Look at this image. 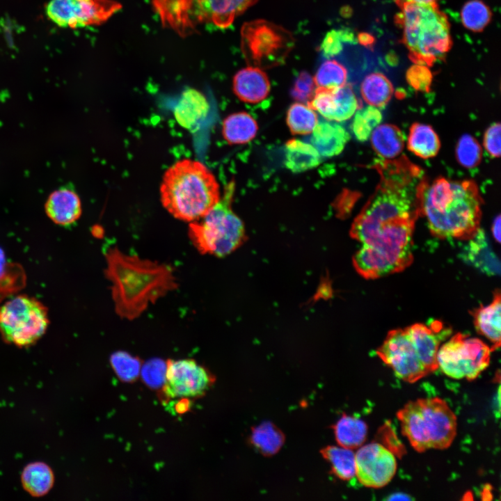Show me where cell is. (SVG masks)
<instances>
[{"label": "cell", "instance_id": "cell-16", "mask_svg": "<svg viewBox=\"0 0 501 501\" xmlns=\"http://www.w3.org/2000/svg\"><path fill=\"white\" fill-rule=\"evenodd\" d=\"M419 356L429 373L438 369L437 353L440 342L452 332L440 321L426 325L416 323L406 328Z\"/></svg>", "mask_w": 501, "mask_h": 501}, {"label": "cell", "instance_id": "cell-40", "mask_svg": "<svg viewBox=\"0 0 501 501\" xmlns=\"http://www.w3.org/2000/svg\"><path fill=\"white\" fill-rule=\"evenodd\" d=\"M315 81L312 76L305 71H302L295 78L290 90L291 96L297 101L308 102L315 91Z\"/></svg>", "mask_w": 501, "mask_h": 501}, {"label": "cell", "instance_id": "cell-41", "mask_svg": "<svg viewBox=\"0 0 501 501\" xmlns=\"http://www.w3.org/2000/svg\"><path fill=\"white\" fill-rule=\"evenodd\" d=\"M166 363L160 359L154 358L148 361L143 366L141 375L143 381L152 388H159L164 384Z\"/></svg>", "mask_w": 501, "mask_h": 501}, {"label": "cell", "instance_id": "cell-23", "mask_svg": "<svg viewBox=\"0 0 501 501\" xmlns=\"http://www.w3.org/2000/svg\"><path fill=\"white\" fill-rule=\"evenodd\" d=\"M257 130L256 120L244 111L232 113L223 121V136L230 145H241L250 141L255 137Z\"/></svg>", "mask_w": 501, "mask_h": 501}, {"label": "cell", "instance_id": "cell-39", "mask_svg": "<svg viewBox=\"0 0 501 501\" xmlns=\"http://www.w3.org/2000/svg\"><path fill=\"white\" fill-rule=\"evenodd\" d=\"M406 81L413 89L421 92H429L432 74L427 65L415 63L407 70Z\"/></svg>", "mask_w": 501, "mask_h": 501}, {"label": "cell", "instance_id": "cell-26", "mask_svg": "<svg viewBox=\"0 0 501 501\" xmlns=\"http://www.w3.org/2000/svg\"><path fill=\"white\" fill-rule=\"evenodd\" d=\"M369 138L374 150L385 159H391L398 156L404 145L401 131L391 124L378 125Z\"/></svg>", "mask_w": 501, "mask_h": 501}, {"label": "cell", "instance_id": "cell-28", "mask_svg": "<svg viewBox=\"0 0 501 501\" xmlns=\"http://www.w3.org/2000/svg\"><path fill=\"white\" fill-rule=\"evenodd\" d=\"M393 91L390 81L380 72H372L367 75L360 85V93L365 102L376 108L386 106Z\"/></svg>", "mask_w": 501, "mask_h": 501}, {"label": "cell", "instance_id": "cell-36", "mask_svg": "<svg viewBox=\"0 0 501 501\" xmlns=\"http://www.w3.org/2000/svg\"><path fill=\"white\" fill-rule=\"evenodd\" d=\"M113 369L120 379L125 382L136 381L140 374L141 361L125 351H116L110 358Z\"/></svg>", "mask_w": 501, "mask_h": 501}, {"label": "cell", "instance_id": "cell-3", "mask_svg": "<svg viewBox=\"0 0 501 501\" xmlns=\"http://www.w3.org/2000/svg\"><path fill=\"white\" fill-rule=\"evenodd\" d=\"M160 194L164 208L175 218L188 222L202 217L221 198L214 175L201 162L189 159L168 168Z\"/></svg>", "mask_w": 501, "mask_h": 501}, {"label": "cell", "instance_id": "cell-1", "mask_svg": "<svg viewBox=\"0 0 501 501\" xmlns=\"http://www.w3.org/2000/svg\"><path fill=\"white\" fill-rule=\"evenodd\" d=\"M420 216L431 233L440 239L467 240L480 228L482 198L472 180L424 177L418 189Z\"/></svg>", "mask_w": 501, "mask_h": 501}, {"label": "cell", "instance_id": "cell-46", "mask_svg": "<svg viewBox=\"0 0 501 501\" xmlns=\"http://www.w3.org/2000/svg\"><path fill=\"white\" fill-rule=\"evenodd\" d=\"M6 260L3 251L0 248V277L4 273Z\"/></svg>", "mask_w": 501, "mask_h": 501}, {"label": "cell", "instance_id": "cell-20", "mask_svg": "<svg viewBox=\"0 0 501 501\" xmlns=\"http://www.w3.org/2000/svg\"><path fill=\"white\" fill-rule=\"evenodd\" d=\"M45 209L54 223L64 226L76 222L81 214L79 196L74 189L67 186L61 187L50 195Z\"/></svg>", "mask_w": 501, "mask_h": 501}, {"label": "cell", "instance_id": "cell-29", "mask_svg": "<svg viewBox=\"0 0 501 501\" xmlns=\"http://www.w3.org/2000/svg\"><path fill=\"white\" fill-rule=\"evenodd\" d=\"M333 429L337 443L351 450L360 447L367 434V426L363 420L345 414L337 420Z\"/></svg>", "mask_w": 501, "mask_h": 501}, {"label": "cell", "instance_id": "cell-30", "mask_svg": "<svg viewBox=\"0 0 501 501\" xmlns=\"http://www.w3.org/2000/svg\"><path fill=\"white\" fill-rule=\"evenodd\" d=\"M329 462L333 473L342 480H350L356 475L355 454L351 449L328 445L321 450Z\"/></svg>", "mask_w": 501, "mask_h": 501}, {"label": "cell", "instance_id": "cell-8", "mask_svg": "<svg viewBox=\"0 0 501 501\" xmlns=\"http://www.w3.org/2000/svg\"><path fill=\"white\" fill-rule=\"evenodd\" d=\"M48 324L45 307L34 298L19 295L0 307V333L6 342L16 346L35 343Z\"/></svg>", "mask_w": 501, "mask_h": 501}, {"label": "cell", "instance_id": "cell-14", "mask_svg": "<svg viewBox=\"0 0 501 501\" xmlns=\"http://www.w3.org/2000/svg\"><path fill=\"white\" fill-rule=\"evenodd\" d=\"M257 0H184L188 29L193 22H207L225 29Z\"/></svg>", "mask_w": 501, "mask_h": 501}, {"label": "cell", "instance_id": "cell-31", "mask_svg": "<svg viewBox=\"0 0 501 501\" xmlns=\"http://www.w3.org/2000/svg\"><path fill=\"white\" fill-rule=\"evenodd\" d=\"M286 122L292 134L307 135L312 132L318 122V117L308 105L295 102L287 111Z\"/></svg>", "mask_w": 501, "mask_h": 501}, {"label": "cell", "instance_id": "cell-9", "mask_svg": "<svg viewBox=\"0 0 501 501\" xmlns=\"http://www.w3.org/2000/svg\"><path fill=\"white\" fill-rule=\"evenodd\" d=\"M492 351L479 338L459 333L439 347L438 367L450 378L472 381L488 366Z\"/></svg>", "mask_w": 501, "mask_h": 501}, {"label": "cell", "instance_id": "cell-38", "mask_svg": "<svg viewBox=\"0 0 501 501\" xmlns=\"http://www.w3.org/2000/svg\"><path fill=\"white\" fill-rule=\"evenodd\" d=\"M353 40V35L350 31L333 29L325 35L320 45V50L324 58L331 59L340 53L344 42Z\"/></svg>", "mask_w": 501, "mask_h": 501}, {"label": "cell", "instance_id": "cell-25", "mask_svg": "<svg viewBox=\"0 0 501 501\" xmlns=\"http://www.w3.org/2000/svg\"><path fill=\"white\" fill-rule=\"evenodd\" d=\"M21 482L23 488L29 495L42 497L47 494L54 486V472L44 462H32L24 468Z\"/></svg>", "mask_w": 501, "mask_h": 501}, {"label": "cell", "instance_id": "cell-43", "mask_svg": "<svg viewBox=\"0 0 501 501\" xmlns=\"http://www.w3.org/2000/svg\"><path fill=\"white\" fill-rule=\"evenodd\" d=\"M190 400L187 398H181L174 405V409L176 413L181 414L189 410Z\"/></svg>", "mask_w": 501, "mask_h": 501}, {"label": "cell", "instance_id": "cell-44", "mask_svg": "<svg viewBox=\"0 0 501 501\" xmlns=\"http://www.w3.org/2000/svg\"><path fill=\"white\" fill-rule=\"evenodd\" d=\"M500 215H498L493 220L492 226H491V232L493 237L494 239H495L498 242L500 241V228H501V221H500Z\"/></svg>", "mask_w": 501, "mask_h": 501}, {"label": "cell", "instance_id": "cell-10", "mask_svg": "<svg viewBox=\"0 0 501 501\" xmlns=\"http://www.w3.org/2000/svg\"><path fill=\"white\" fill-rule=\"evenodd\" d=\"M214 381L213 374L194 360H168L161 398L162 401H170L175 398L200 397Z\"/></svg>", "mask_w": 501, "mask_h": 501}, {"label": "cell", "instance_id": "cell-24", "mask_svg": "<svg viewBox=\"0 0 501 501\" xmlns=\"http://www.w3.org/2000/svg\"><path fill=\"white\" fill-rule=\"evenodd\" d=\"M285 165L293 173H302L319 166L320 154L310 143L290 139L285 146Z\"/></svg>", "mask_w": 501, "mask_h": 501}, {"label": "cell", "instance_id": "cell-17", "mask_svg": "<svg viewBox=\"0 0 501 501\" xmlns=\"http://www.w3.org/2000/svg\"><path fill=\"white\" fill-rule=\"evenodd\" d=\"M233 91L242 102L256 104L268 96L271 86L262 69L249 66L238 71L233 78Z\"/></svg>", "mask_w": 501, "mask_h": 501}, {"label": "cell", "instance_id": "cell-45", "mask_svg": "<svg viewBox=\"0 0 501 501\" xmlns=\"http://www.w3.org/2000/svg\"><path fill=\"white\" fill-rule=\"evenodd\" d=\"M437 1L438 0H394L399 8L408 3H436Z\"/></svg>", "mask_w": 501, "mask_h": 501}, {"label": "cell", "instance_id": "cell-15", "mask_svg": "<svg viewBox=\"0 0 501 501\" xmlns=\"http://www.w3.org/2000/svg\"><path fill=\"white\" fill-rule=\"evenodd\" d=\"M308 105L324 118L334 122L349 119L359 108V102L350 85L337 88L317 87Z\"/></svg>", "mask_w": 501, "mask_h": 501}, {"label": "cell", "instance_id": "cell-5", "mask_svg": "<svg viewBox=\"0 0 501 501\" xmlns=\"http://www.w3.org/2000/svg\"><path fill=\"white\" fill-rule=\"evenodd\" d=\"M397 416L403 434L419 452L446 449L456 434V417L447 402L439 397L408 401Z\"/></svg>", "mask_w": 501, "mask_h": 501}, {"label": "cell", "instance_id": "cell-2", "mask_svg": "<svg viewBox=\"0 0 501 501\" xmlns=\"http://www.w3.org/2000/svg\"><path fill=\"white\" fill-rule=\"evenodd\" d=\"M106 278L111 283V295L116 313L132 320L150 303L177 287L171 266L127 255L118 248L106 254Z\"/></svg>", "mask_w": 501, "mask_h": 501}, {"label": "cell", "instance_id": "cell-42", "mask_svg": "<svg viewBox=\"0 0 501 501\" xmlns=\"http://www.w3.org/2000/svg\"><path fill=\"white\" fill-rule=\"evenodd\" d=\"M500 122H494L487 128L484 133V148L493 157H499L500 156Z\"/></svg>", "mask_w": 501, "mask_h": 501}, {"label": "cell", "instance_id": "cell-32", "mask_svg": "<svg viewBox=\"0 0 501 501\" xmlns=\"http://www.w3.org/2000/svg\"><path fill=\"white\" fill-rule=\"evenodd\" d=\"M463 25L468 29L479 32L482 31L491 19L490 8L480 0L466 2L461 12Z\"/></svg>", "mask_w": 501, "mask_h": 501}, {"label": "cell", "instance_id": "cell-33", "mask_svg": "<svg viewBox=\"0 0 501 501\" xmlns=\"http://www.w3.org/2000/svg\"><path fill=\"white\" fill-rule=\"evenodd\" d=\"M382 114L378 108L367 106L360 109L355 113L351 124L353 134L357 140L366 141L371 136L372 131L380 124Z\"/></svg>", "mask_w": 501, "mask_h": 501}, {"label": "cell", "instance_id": "cell-6", "mask_svg": "<svg viewBox=\"0 0 501 501\" xmlns=\"http://www.w3.org/2000/svg\"><path fill=\"white\" fill-rule=\"evenodd\" d=\"M234 191L232 180L225 186L223 198L202 217L189 223V238L200 253L223 257L245 240L244 225L232 209Z\"/></svg>", "mask_w": 501, "mask_h": 501}, {"label": "cell", "instance_id": "cell-21", "mask_svg": "<svg viewBox=\"0 0 501 501\" xmlns=\"http://www.w3.org/2000/svg\"><path fill=\"white\" fill-rule=\"evenodd\" d=\"M209 104L205 95L193 88L186 89L174 109L177 122L184 128L195 129L207 116Z\"/></svg>", "mask_w": 501, "mask_h": 501}, {"label": "cell", "instance_id": "cell-11", "mask_svg": "<svg viewBox=\"0 0 501 501\" xmlns=\"http://www.w3.org/2000/svg\"><path fill=\"white\" fill-rule=\"evenodd\" d=\"M121 7L113 0H51L45 13L60 27L81 28L104 22Z\"/></svg>", "mask_w": 501, "mask_h": 501}, {"label": "cell", "instance_id": "cell-7", "mask_svg": "<svg viewBox=\"0 0 501 501\" xmlns=\"http://www.w3.org/2000/svg\"><path fill=\"white\" fill-rule=\"evenodd\" d=\"M294 45L289 31L267 20L246 22L241 29V49L249 66L262 70L283 65Z\"/></svg>", "mask_w": 501, "mask_h": 501}, {"label": "cell", "instance_id": "cell-19", "mask_svg": "<svg viewBox=\"0 0 501 501\" xmlns=\"http://www.w3.org/2000/svg\"><path fill=\"white\" fill-rule=\"evenodd\" d=\"M463 250V257L470 264L488 276L500 272V263L489 241L480 228L470 239Z\"/></svg>", "mask_w": 501, "mask_h": 501}, {"label": "cell", "instance_id": "cell-34", "mask_svg": "<svg viewBox=\"0 0 501 501\" xmlns=\"http://www.w3.org/2000/svg\"><path fill=\"white\" fill-rule=\"evenodd\" d=\"M347 71L344 65L335 60L322 63L313 78L317 87L337 88L346 84Z\"/></svg>", "mask_w": 501, "mask_h": 501}, {"label": "cell", "instance_id": "cell-27", "mask_svg": "<svg viewBox=\"0 0 501 501\" xmlns=\"http://www.w3.org/2000/svg\"><path fill=\"white\" fill-rule=\"evenodd\" d=\"M407 147L415 155L429 159L438 154L440 142L436 132L430 125L415 122L410 127Z\"/></svg>", "mask_w": 501, "mask_h": 501}, {"label": "cell", "instance_id": "cell-22", "mask_svg": "<svg viewBox=\"0 0 501 501\" xmlns=\"http://www.w3.org/2000/svg\"><path fill=\"white\" fill-rule=\"evenodd\" d=\"M474 325L477 332L493 344V351L499 348L501 339V297L497 290L492 301L481 305L472 312Z\"/></svg>", "mask_w": 501, "mask_h": 501}, {"label": "cell", "instance_id": "cell-37", "mask_svg": "<svg viewBox=\"0 0 501 501\" xmlns=\"http://www.w3.org/2000/svg\"><path fill=\"white\" fill-rule=\"evenodd\" d=\"M456 157L463 167H476L482 159V148L478 141L471 135L466 134L459 139L456 147Z\"/></svg>", "mask_w": 501, "mask_h": 501}, {"label": "cell", "instance_id": "cell-4", "mask_svg": "<svg viewBox=\"0 0 501 501\" xmlns=\"http://www.w3.org/2000/svg\"><path fill=\"white\" fill-rule=\"evenodd\" d=\"M396 22L402 41L416 64L432 65L443 59L452 46L450 23L436 3H408L400 7Z\"/></svg>", "mask_w": 501, "mask_h": 501}, {"label": "cell", "instance_id": "cell-13", "mask_svg": "<svg viewBox=\"0 0 501 501\" xmlns=\"http://www.w3.org/2000/svg\"><path fill=\"white\" fill-rule=\"evenodd\" d=\"M356 475L360 483L369 488L387 485L397 471V461L388 449L377 443L360 447L355 454Z\"/></svg>", "mask_w": 501, "mask_h": 501}, {"label": "cell", "instance_id": "cell-12", "mask_svg": "<svg viewBox=\"0 0 501 501\" xmlns=\"http://www.w3.org/2000/svg\"><path fill=\"white\" fill-rule=\"evenodd\" d=\"M376 353L404 381L414 383L429 374L406 328L389 331Z\"/></svg>", "mask_w": 501, "mask_h": 501}, {"label": "cell", "instance_id": "cell-35", "mask_svg": "<svg viewBox=\"0 0 501 501\" xmlns=\"http://www.w3.org/2000/svg\"><path fill=\"white\" fill-rule=\"evenodd\" d=\"M251 441L263 454H273L283 444L284 436L273 424L265 423L253 431Z\"/></svg>", "mask_w": 501, "mask_h": 501}, {"label": "cell", "instance_id": "cell-18", "mask_svg": "<svg viewBox=\"0 0 501 501\" xmlns=\"http://www.w3.org/2000/svg\"><path fill=\"white\" fill-rule=\"evenodd\" d=\"M350 139L347 129L337 122L321 120L317 122L308 141L320 156L332 157L340 154Z\"/></svg>", "mask_w": 501, "mask_h": 501}]
</instances>
